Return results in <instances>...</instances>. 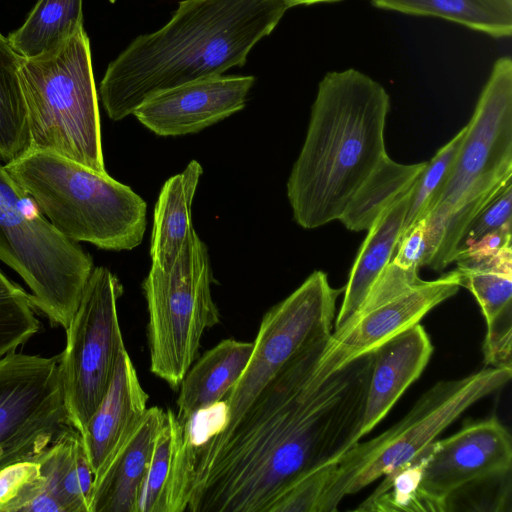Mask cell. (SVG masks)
<instances>
[{"label": "cell", "instance_id": "34", "mask_svg": "<svg viewBox=\"0 0 512 512\" xmlns=\"http://www.w3.org/2000/svg\"><path fill=\"white\" fill-rule=\"evenodd\" d=\"M427 252V227L423 218L406 230L398 241L391 262L402 269L419 270Z\"/></svg>", "mask_w": 512, "mask_h": 512}, {"label": "cell", "instance_id": "27", "mask_svg": "<svg viewBox=\"0 0 512 512\" xmlns=\"http://www.w3.org/2000/svg\"><path fill=\"white\" fill-rule=\"evenodd\" d=\"M183 439L184 424L168 409L140 488L137 512H170L175 462Z\"/></svg>", "mask_w": 512, "mask_h": 512}, {"label": "cell", "instance_id": "31", "mask_svg": "<svg viewBox=\"0 0 512 512\" xmlns=\"http://www.w3.org/2000/svg\"><path fill=\"white\" fill-rule=\"evenodd\" d=\"M464 126L447 144L441 147L417 178L401 235L425 217L428 206L442 185L465 135Z\"/></svg>", "mask_w": 512, "mask_h": 512}, {"label": "cell", "instance_id": "23", "mask_svg": "<svg viewBox=\"0 0 512 512\" xmlns=\"http://www.w3.org/2000/svg\"><path fill=\"white\" fill-rule=\"evenodd\" d=\"M370 1L380 9L443 18L493 38H507L512 34V2L509 0Z\"/></svg>", "mask_w": 512, "mask_h": 512}, {"label": "cell", "instance_id": "1", "mask_svg": "<svg viewBox=\"0 0 512 512\" xmlns=\"http://www.w3.org/2000/svg\"><path fill=\"white\" fill-rule=\"evenodd\" d=\"M328 338L292 357L227 430L184 437L178 471L189 512H269L291 486L358 441L373 352L325 379L315 367Z\"/></svg>", "mask_w": 512, "mask_h": 512}, {"label": "cell", "instance_id": "21", "mask_svg": "<svg viewBox=\"0 0 512 512\" xmlns=\"http://www.w3.org/2000/svg\"><path fill=\"white\" fill-rule=\"evenodd\" d=\"M253 348V342L225 339L190 367L179 386L178 420L184 424L199 410L223 400L243 373Z\"/></svg>", "mask_w": 512, "mask_h": 512}, {"label": "cell", "instance_id": "17", "mask_svg": "<svg viewBox=\"0 0 512 512\" xmlns=\"http://www.w3.org/2000/svg\"><path fill=\"white\" fill-rule=\"evenodd\" d=\"M147 400L124 348L107 393L80 434L95 480L144 416Z\"/></svg>", "mask_w": 512, "mask_h": 512}, {"label": "cell", "instance_id": "35", "mask_svg": "<svg viewBox=\"0 0 512 512\" xmlns=\"http://www.w3.org/2000/svg\"><path fill=\"white\" fill-rule=\"evenodd\" d=\"M288 8H292L298 5H311L316 3H333L341 0H282Z\"/></svg>", "mask_w": 512, "mask_h": 512}, {"label": "cell", "instance_id": "30", "mask_svg": "<svg viewBox=\"0 0 512 512\" xmlns=\"http://www.w3.org/2000/svg\"><path fill=\"white\" fill-rule=\"evenodd\" d=\"M31 295L0 269V359L34 336L41 324Z\"/></svg>", "mask_w": 512, "mask_h": 512}, {"label": "cell", "instance_id": "25", "mask_svg": "<svg viewBox=\"0 0 512 512\" xmlns=\"http://www.w3.org/2000/svg\"><path fill=\"white\" fill-rule=\"evenodd\" d=\"M82 28V0H38L7 39L21 58L29 59L57 48Z\"/></svg>", "mask_w": 512, "mask_h": 512}, {"label": "cell", "instance_id": "4", "mask_svg": "<svg viewBox=\"0 0 512 512\" xmlns=\"http://www.w3.org/2000/svg\"><path fill=\"white\" fill-rule=\"evenodd\" d=\"M447 175L424 219L423 266L444 270L472 222L512 183V60L498 58Z\"/></svg>", "mask_w": 512, "mask_h": 512}, {"label": "cell", "instance_id": "10", "mask_svg": "<svg viewBox=\"0 0 512 512\" xmlns=\"http://www.w3.org/2000/svg\"><path fill=\"white\" fill-rule=\"evenodd\" d=\"M123 286L103 266L94 267L69 326L61 378L70 424L81 434L114 376L125 348L117 313Z\"/></svg>", "mask_w": 512, "mask_h": 512}, {"label": "cell", "instance_id": "22", "mask_svg": "<svg viewBox=\"0 0 512 512\" xmlns=\"http://www.w3.org/2000/svg\"><path fill=\"white\" fill-rule=\"evenodd\" d=\"M203 173L197 160L170 177L162 186L153 213L150 241L152 265L169 269L193 232L191 208Z\"/></svg>", "mask_w": 512, "mask_h": 512}, {"label": "cell", "instance_id": "12", "mask_svg": "<svg viewBox=\"0 0 512 512\" xmlns=\"http://www.w3.org/2000/svg\"><path fill=\"white\" fill-rule=\"evenodd\" d=\"M457 270L422 280L418 270L390 262L373 283L357 311L328 337L315 375L325 379L355 359L418 324L433 308L455 295Z\"/></svg>", "mask_w": 512, "mask_h": 512}, {"label": "cell", "instance_id": "28", "mask_svg": "<svg viewBox=\"0 0 512 512\" xmlns=\"http://www.w3.org/2000/svg\"><path fill=\"white\" fill-rule=\"evenodd\" d=\"M430 445L412 460L385 475L377 489L356 510L447 511V505L430 498L420 489L422 470Z\"/></svg>", "mask_w": 512, "mask_h": 512}, {"label": "cell", "instance_id": "36", "mask_svg": "<svg viewBox=\"0 0 512 512\" xmlns=\"http://www.w3.org/2000/svg\"><path fill=\"white\" fill-rule=\"evenodd\" d=\"M509 1H511V2H512V0H509Z\"/></svg>", "mask_w": 512, "mask_h": 512}, {"label": "cell", "instance_id": "3", "mask_svg": "<svg viewBox=\"0 0 512 512\" xmlns=\"http://www.w3.org/2000/svg\"><path fill=\"white\" fill-rule=\"evenodd\" d=\"M386 89L356 69L328 72L318 85L304 144L287 181L293 219L305 229L339 220L388 155Z\"/></svg>", "mask_w": 512, "mask_h": 512}, {"label": "cell", "instance_id": "2", "mask_svg": "<svg viewBox=\"0 0 512 512\" xmlns=\"http://www.w3.org/2000/svg\"><path fill=\"white\" fill-rule=\"evenodd\" d=\"M282 0H183L159 30L136 37L109 63L99 87L111 120L176 86L241 67L278 25Z\"/></svg>", "mask_w": 512, "mask_h": 512}, {"label": "cell", "instance_id": "33", "mask_svg": "<svg viewBox=\"0 0 512 512\" xmlns=\"http://www.w3.org/2000/svg\"><path fill=\"white\" fill-rule=\"evenodd\" d=\"M512 221V183L509 184L472 222L467 229L456 252L455 261L468 247L485 235L511 228Z\"/></svg>", "mask_w": 512, "mask_h": 512}, {"label": "cell", "instance_id": "16", "mask_svg": "<svg viewBox=\"0 0 512 512\" xmlns=\"http://www.w3.org/2000/svg\"><path fill=\"white\" fill-rule=\"evenodd\" d=\"M460 285L477 300L486 322L484 363L512 369V250L457 260Z\"/></svg>", "mask_w": 512, "mask_h": 512}, {"label": "cell", "instance_id": "11", "mask_svg": "<svg viewBox=\"0 0 512 512\" xmlns=\"http://www.w3.org/2000/svg\"><path fill=\"white\" fill-rule=\"evenodd\" d=\"M342 291V288H333L326 273L317 270L265 313L249 362L222 400L213 436L231 427L292 357L330 336L336 300Z\"/></svg>", "mask_w": 512, "mask_h": 512}, {"label": "cell", "instance_id": "13", "mask_svg": "<svg viewBox=\"0 0 512 512\" xmlns=\"http://www.w3.org/2000/svg\"><path fill=\"white\" fill-rule=\"evenodd\" d=\"M60 362L61 354L0 359V468L43 452L73 427Z\"/></svg>", "mask_w": 512, "mask_h": 512}, {"label": "cell", "instance_id": "14", "mask_svg": "<svg viewBox=\"0 0 512 512\" xmlns=\"http://www.w3.org/2000/svg\"><path fill=\"white\" fill-rule=\"evenodd\" d=\"M511 465L512 439L500 420L493 416L471 421L430 445L420 489L449 510V500L457 491L508 474Z\"/></svg>", "mask_w": 512, "mask_h": 512}, {"label": "cell", "instance_id": "8", "mask_svg": "<svg viewBox=\"0 0 512 512\" xmlns=\"http://www.w3.org/2000/svg\"><path fill=\"white\" fill-rule=\"evenodd\" d=\"M511 368L489 367L439 381L424 392L396 424L366 442L358 441L336 463L327 491L328 512L340 501L406 464L464 411L504 387Z\"/></svg>", "mask_w": 512, "mask_h": 512}, {"label": "cell", "instance_id": "32", "mask_svg": "<svg viewBox=\"0 0 512 512\" xmlns=\"http://www.w3.org/2000/svg\"><path fill=\"white\" fill-rule=\"evenodd\" d=\"M336 463L296 482L270 507L269 512H328L327 490Z\"/></svg>", "mask_w": 512, "mask_h": 512}, {"label": "cell", "instance_id": "9", "mask_svg": "<svg viewBox=\"0 0 512 512\" xmlns=\"http://www.w3.org/2000/svg\"><path fill=\"white\" fill-rule=\"evenodd\" d=\"M212 282L208 249L195 230L169 269L152 265L142 282L150 370L172 389L195 360L205 330L220 322Z\"/></svg>", "mask_w": 512, "mask_h": 512}, {"label": "cell", "instance_id": "26", "mask_svg": "<svg viewBox=\"0 0 512 512\" xmlns=\"http://www.w3.org/2000/svg\"><path fill=\"white\" fill-rule=\"evenodd\" d=\"M21 61L8 39L0 33V160L4 164L32 149L19 79Z\"/></svg>", "mask_w": 512, "mask_h": 512}, {"label": "cell", "instance_id": "29", "mask_svg": "<svg viewBox=\"0 0 512 512\" xmlns=\"http://www.w3.org/2000/svg\"><path fill=\"white\" fill-rule=\"evenodd\" d=\"M46 490L42 452L0 468V512H39Z\"/></svg>", "mask_w": 512, "mask_h": 512}, {"label": "cell", "instance_id": "7", "mask_svg": "<svg viewBox=\"0 0 512 512\" xmlns=\"http://www.w3.org/2000/svg\"><path fill=\"white\" fill-rule=\"evenodd\" d=\"M0 261L27 284L35 308L52 324L67 329L94 268L93 259L47 221L1 160Z\"/></svg>", "mask_w": 512, "mask_h": 512}, {"label": "cell", "instance_id": "6", "mask_svg": "<svg viewBox=\"0 0 512 512\" xmlns=\"http://www.w3.org/2000/svg\"><path fill=\"white\" fill-rule=\"evenodd\" d=\"M19 79L31 148L107 173L90 42L84 28L47 53L22 58Z\"/></svg>", "mask_w": 512, "mask_h": 512}, {"label": "cell", "instance_id": "5", "mask_svg": "<svg viewBox=\"0 0 512 512\" xmlns=\"http://www.w3.org/2000/svg\"><path fill=\"white\" fill-rule=\"evenodd\" d=\"M5 167L64 237L112 251L132 250L141 244L146 202L108 173L34 149Z\"/></svg>", "mask_w": 512, "mask_h": 512}, {"label": "cell", "instance_id": "24", "mask_svg": "<svg viewBox=\"0 0 512 512\" xmlns=\"http://www.w3.org/2000/svg\"><path fill=\"white\" fill-rule=\"evenodd\" d=\"M425 166L426 162L401 164L387 155L357 190L339 221L350 231L368 230L413 187Z\"/></svg>", "mask_w": 512, "mask_h": 512}, {"label": "cell", "instance_id": "19", "mask_svg": "<svg viewBox=\"0 0 512 512\" xmlns=\"http://www.w3.org/2000/svg\"><path fill=\"white\" fill-rule=\"evenodd\" d=\"M167 411L147 408L137 426L94 481L89 512H137L142 482Z\"/></svg>", "mask_w": 512, "mask_h": 512}, {"label": "cell", "instance_id": "20", "mask_svg": "<svg viewBox=\"0 0 512 512\" xmlns=\"http://www.w3.org/2000/svg\"><path fill=\"white\" fill-rule=\"evenodd\" d=\"M414 187V185H413ZM413 187L384 210L367 230L345 286L334 320L342 326L360 307L373 283L391 262L400 239Z\"/></svg>", "mask_w": 512, "mask_h": 512}, {"label": "cell", "instance_id": "18", "mask_svg": "<svg viewBox=\"0 0 512 512\" xmlns=\"http://www.w3.org/2000/svg\"><path fill=\"white\" fill-rule=\"evenodd\" d=\"M431 340L419 323L373 351L360 437L368 434L391 410L427 366Z\"/></svg>", "mask_w": 512, "mask_h": 512}, {"label": "cell", "instance_id": "15", "mask_svg": "<svg viewBox=\"0 0 512 512\" xmlns=\"http://www.w3.org/2000/svg\"><path fill=\"white\" fill-rule=\"evenodd\" d=\"M254 76H215L188 82L153 95L133 112L159 136L197 133L242 110Z\"/></svg>", "mask_w": 512, "mask_h": 512}]
</instances>
